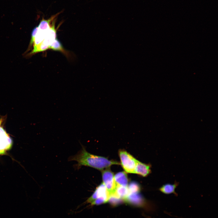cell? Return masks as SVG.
<instances>
[{
    "label": "cell",
    "mask_w": 218,
    "mask_h": 218,
    "mask_svg": "<svg viewBox=\"0 0 218 218\" xmlns=\"http://www.w3.org/2000/svg\"><path fill=\"white\" fill-rule=\"evenodd\" d=\"M69 160L77 161L78 164L76 166L77 168H80L82 166H86L101 170L112 165L120 164L117 161L91 154L87 151L83 146L76 154L69 157Z\"/></svg>",
    "instance_id": "6da1fadb"
},
{
    "label": "cell",
    "mask_w": 218,
    "mask_h": 218,
    "mask_svg": "<svg viewBox=\"0 0 218 218\" xmlns=\"http://www.w3.org/2000/svg\"><path fill=\"white\" fill-rule=\"evenodd\" d=\"M110 195L102 183L99 185L92 194L85 201L91 205H99L108 201Z\"/></svg>",
    "instance_id": "7a4b0ae2"
},
{
    "label": "cell",
    "mask_w": 218,
    "mask_h": 218,
    "mask_svg": "<svg viewBox=\"0 0 218 218\" xmlns=\"http://www.w3.org/2000/svg\"><path fill=\"white\" fill-rule=\"evenodd\" d=\"M6 117L2 116L0 118V155L5 154L12 145V140L4 127Z\"/></svg>",
    "instance_id": "3957f363"
},
{
    "label": "cell",
    "mask_w": 218,
    "mask_h": 218,
    "mask_svg": "<svg viewBox=\"0 0 218 218\" xmlns=\"http://www.w3.org/2000/svg\"><path fill=\"white\" fill-rule=\"evenodd\" d=\"M119 154L121 165L125 171L128 173H135L137 160L125 150H119Z\"/></svg>",
    "instance_id": "277c9868"
},
{
    "label": "cell",
    "mask_w": 218,
    "mask_h": 218,
    "mask_svg": "<svg viewBox=\"0 0 218 218\" xmlns=\"http://www.w3.org/2000/svg\"><path fill=\"white\" fill-rule=\"evenodd\" d=\"M114 176L113 173L110 170H103L102 172L103 183L110 196L114 193L117 186Z\"/></svg>",
    "instance_id": "5b68a950"
},
{
    "label": "cell",
    "mask_w": 218,
    "mask_h": 218,
    "mask_svg": "<svg viewBox=\"0 0 218 218\" xmlns=\"http://www.w3.org/2000/svg\"><path fill=\"white\" fill-rule=\"evenodd\" d=\"M150 165L143 163L137 160L135 173L140 174L144 177L147 176L150 172Z\"/></svg>",
    "instance_id": "8992f818"
},
{
    "label": "cell",
    "mask_w": 218,
    "mask_h": 218,
    "mask_svg": "<svg viewBox=\"0 0 218 218\" xmlns=\"http://www.w3.org/2000/svg\"><path fill=\"white\" fill-rule=\"evenodd\" d=\"M129 193L130 192L127 187L117 185L115 192L112 194L121 200H123L125 201Z\"/></svg>",
    "instance_id": "52a82bcc"
},
{
    "label": "cell",
    "mask_w": 218,
    "mask_h": 218,
    "mask_svg": "<svg viewBox=\"0 0 218 218\" xmlns=\"http://www.w3.org/2000/svg\"><path fill=\"white\" fill-rule=\"evenodd\" d=\"M179 183L175 181L173 184L167 183L163 185L159 188V190L162 193L166 194L172 193L175 196L177 195L175 192V189L179 185Z\"/></svg>",
    "instance_id": "ba28073f"
},
{
    "label": "cell",
    "mask_w": 218,
    "mask_h": 218,
    "mask_svg": "<svg viewBox=\"0 0 218 218\" xmlns=\"http://www.w3.org/2000/svg\"><path fill=\"white\" fill-rule=\"evenodd\" d=\"M117 185L127 187L128 179L126 172H121L116 173L114 176Z\"/></svg>",
    "instance_id": "9c48e42d"
},
{
    "label": "cell",
    "mask_w": 218,
    "mask_h": 218,
    "mask_svg": "<svg viewBox=\"0 0 218 218\" xmlns=\"http://www.w3.org/2000/svg\"><path fill=\"white\" fill-rule=\"evenodd\" d=\"M49 48L54 51H60L65 53V51L61 44L57 38L50 45Z\"/></svg>",
    "instance_id": "30bf717a"
},
{
    "label": "cell",
    "mask_w": 218,
    "mask_h": 218,
    "mask_svg": "<svg viewBox=\"0 0 218 218\" xmlns=\"http://www.w3.org/2000/svg\"><path fill=\"white\" fill-rule=\"evenodd\" d=\"M127 187L130 193H138L140 190L138 185L135 182L131 183Z\"/></svg>",
    "instance_id": "8fae6325"
}]
</instances>
